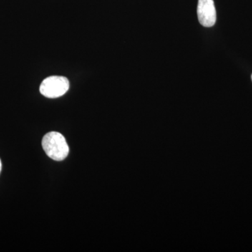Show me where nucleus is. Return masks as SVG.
Wrapping results in <instances>:
<instances>
[{"label":"nucleus","instance_id":"1","mask_svg":"<svg viewBox=\"0 0 252 252\" xmlns=\"http://www.w3.org/2000/svg\"><path fill=\"white\" fill-rule=\"evenodd\" d=\"M42 147L48 157L56 161L64 160L69 154V147L65 138L58 132H50L44 135Z\"/></svg>","mask_w":252,"mask_h":252},{"label":"nucleus","instance_id":"2","mask_svg":"<svg viewBox=\"0 0 252 252\" xmlns=\"http://www.w3.org/2000/svg\"><path fill=\"white\" fill-rule=\"evenodd\" d=\"M69 82L67 78L52 76L46 78L41 84L39 91L41 94L49 98H57L69 90Z\"/></svg>","mask_w":252,"mask_h":252},{"label":"nucleus","instance_id":"3","mask_svg":"<svg viewBox=\"0 0 252 252\" xmlns=\"http://www.w3.org/2000/svg\"><path fill=\"white\" fill-rule=\"evenodd\" d=\"M197 14L201 26L205 28L215 26L217 21V11L214 0H198Z\"/></svg>","mask_w":252,"mask_h":252},{"label":"nucleus","instance_id":"4","mask_svg":"<svg viewBox=\"0 0 252 252\" xmlns=\"http://www.w3.org/2000/svg\"><path fill=\"white\" fill-rule=\"evenodd\" d=\"M1 160H0V172H1Z\"/></svg>","mask_w":252,"mask_h":252},{"label":"nucleus","instance_id":"5","mask_svg":"<svg viewBox=\"0 0 252 252\" xmlns=\"http://www.w3.org/2000/svg\"></svg>","mask_w":252,"mask_h":252}]
</instances>
